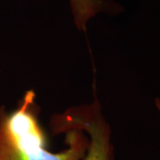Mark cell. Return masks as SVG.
I'll use <instances>...</instances> for the list:
<instances>
[{"mask_svg": "<svg viewBox=\"0 0 160 160\" xmlns=\"http://www.w3.org/2000/svg\"><path fill=\"white\" fill-rule=\"evenodd\" d=\"M34 91L26 92L17 108H0V160H82L88 148L83 131L65 133L68 147L57 153L47 149L46 135L39 122Z\"/></svg>", "mask_w": 160, "mask_h": 160, "instance_id": "obj_1", "label": "cell"}, {"mask_svg": "<svg viewBox=\"0 0 160 160\" xmlns=\"http://www.w3.org/2000/svg\"><path fill=\"white\" fill-rule=\"evenodd\" d=\"M50 128L54 135L65 134L72 130L84 132L89 144L82 160H114L111 129L97 99L52 115Z\"/></svg>", "mask_w": 160, "mask_h": 160, "instance_id": "obj_2", "label": "cell"}, {"mask_svg": "<svg viewBox=\"0 0 160 160\" xmlns=\"http://www.w3.org/2000/svg\"><path fill=\"white\" fill-rule=\"evenodd\" d=\"M76 28L86 31L88 22L100 13L117 14L122 7L112 0H69Z\"/></svg>", "mask_w": 160, "mask_h": 160, "instance_id": "obj_3", "label": "cell"}, {"mask_svg": "<svg viewBox=\"0 0 160 160\" xmlns=\"http://www.w3.org/2000/svg\"><path fill=\"white\" fill-rule=\"evenodd\" d=\"M155 106H156V108L158 110V112H159L160 114V98H157L155 100Z\"/></svg>", "mask_w": 160, "mask_h": 160, "instance_id": "obj_4", "label": "cell"}]
</instances>
